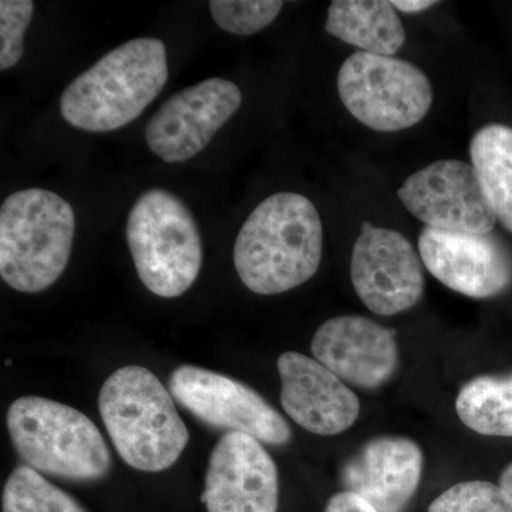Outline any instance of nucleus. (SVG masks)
<instances>
[{"mask_svg":"<svg viewBox=\"0 0 512 512\" xmlns=\"http://www.w3.org/2000/svg\"><path fill=\"white\" fill-rule=\"evenodd\" d=\"M340 100L366 127L384 133L407 130L429 114L433 87L419 67L394 56L356 52L338 74Z\"/></svg>","mask_w":512,"mask_h":512,"instance_id":"obj_7","label":"nucleus"},{"mask_svg":"<svg viewBox=\"0 0 512 512\" xmlns=\"http://www.w3.org/2000/svg\"><path fill=\"white\" fill-rule=\"evenodd\" d=\"M99 410L117 453L138 471L160 473L174 466L190 441L173 394L146 367H121L109 376Z\"/></svg>","mask_w":512,"mask_h":512,"instance_id":"obj_3","label":"nucleus"},{"mask_svg":"<svg viewBox=\"0 0 512 512\" xmlns=\"http://www.w3.org/2000/svg\"><path fill=\"white\" fill-rule=\"evenodd\" d=\"M281 404L302 429L318 436H338L356 423L360 402L328 367L298 352L278 359Z\"/></svg>","mask_w":512,"mask_h":512,"instance_id":"obj_15","label":"nucleus"},{"mask_svg":"<svg viewBox=\"0 0 512 512\" xmlns=\"http://www.w3.org/2000/svg\"><path fill=\"white\" fill-rule=\"evenodd\" d=\"M325 29L372 55L394 56L406 42L402 20L386 0H333Z\"/></svg>","mask_w":512,"mask_h":512,"instance_id":"obj_17","label":"nucleus"},{"mask_svg":"<svg viewBox=\"0 0 512 512\" xmlns=\"http://www.w3.org/2000/svg\"><path fill=\"white\" fill-rule=\"evenodd\" d=\"M127 244L138 278L160 298H178L197 281L202 241L197 221L180 197L151 188L127 218Z\"/></svg>","mask_w":512,"mask_h":512,"instance_id":"obj_6","label":"nucleus"},{"mask_svg":"<svg viewBox=\"0 0 512 512\" xmlns=\"http://www.w3.org/2000/svg\"><path fill=\"white\" fill-rule=\"evenodd\" d=\"M500 485L504 488L505 493L510 495L512 501V463L508 464L503 474H501Z\"/></svg>","mask_w":512,"mask_h":512,"instance_id":"obj_26","label":"nucleus"},{"mask_svg":"<svg viewBox=\"0 0 512 512\" xmlns=\"http://www.w3.org/2000/svg\"><path fill=\"white\" fill-rule=\"evenodd\" d=\"M423 464V451L413 440L376 437L346 461L340 480L345 491L377 512H403L419 488Z\"/></svg>","mask_w":512,"mask_h":512,"instance_id":"obj_16","label":"nucleus"},{"mask_svg":"<svg viewBox=\"0 0 512 512\" xmlns=\"http://www.w3.org/2000/svg\"><path fill=\"white\" fill-rule=\"evenodd\" d=\"M168 80L163 40L138 37L101 57L60 97V113L87 133H109L137 120Z\"/></svg>","mask_w":512,"mask_h":512,"instance_id":"obj_2","label":"nucleus"},{"mask_svg":"<svg viewBox=\"0 0 512 512\" xmlns=\"http://www.w3.org/2000/svg\"><path fill=\"white\" fill-rule=\"evenodd\" d=\"M284 8L279 0H212V19L225 32L251 36L268 28Z\"/></svg>","mask_w":512,"mask_h":512,"instance_id":"obj_21","label":"nucleus"},{"mask_svg":"<svg viewBox=\"0 0 512 512\" xmlns=\"http://www.w3.org/2000/svg\"><path fill=\"white\" fill-rule=\"evenodd\" d=\"M201 503L207 512H278L275 461L254 437L225 433L212 450Z\"/></svg>","mask_w":512,"mask_h":512,"instance_id":"obj_13","label":"nucleus"},{"mask_svg":"<svg viewBox=\"0 0 512 512\" xmlns=\"http://www.w3.org/2000/svg\"><path fill=\"white\" fill-rule=\"evenodd\" d=\"M3 512H89L76 498L56 487L43 474L22 464L3 487Z\"/></svg>","mask_w":512,"mask_h":512,"instance_id":"obj_20","label":"nucleus"},{"mask_svg":"<svg viewBox=\"0 0 512 512\" xmlns=\"http://www.w3.org/2000/svg\"><path fill=\"white\" fill-rule=\"evenodd\" d=\"M322 252L323 225L313 202L296 192H278L239 229L234 264L249 291L278 295L308 282Z\"/></svg>","mask_w":512,"mask_h":512,"instance_id":"obj_1","label":"nucleus"},{"mask_svg":"<svg viewBox=\"0 0 512 512\" xmlns=\"http://www.w3.org/2000/svg\"><path fill=\"white\" fill-rule=\"evenodd\" d=\"M6 366H12V360H8V362H6Z\"/></svg>","mask_w":512,"mask_h":512,"instance_id":"obj_27","label":"nucleus"},{"mask_svg":"<svg viewBox=\"0 0 512 512\" xmlns=\"http://www.w3.org/2000/svg\"><path fill=\"white\" fill-rule=\"evenodd\" d=\"M10 440L26 466L46 476L93 483L110 473L103 434L86 414L39 396L19 397L6 414Z\"/></svg>","mask_w":512,"mask_h":512,"instance_id":"obj_5","label":"nucleus"},{"mask_svg":"<svg viewBox=\"0 0 512 512\" xmlns=\"http://www.w3.org/2000/svg\"><path fill=\"white\" fill-rule=\"evenodd\" d=\"M470 157L495 218L512 232V127L488 124L478 130Z\"/></svg>","mask_w":512,"mask_h":512,"instance_id":"obj_18","label":"nucleus"},{"mask_svg":"<svg viewBox=\"0 0 512 512\" xmlns=\"http://www.w3.org/2000/svg\"><path fill=\"white\" fill-rule=\"evenodd\" d=\"M456 410L468 429L512 439V375L470 380L458 393Z\"/></svg>","mask_w":512,"mask_h":512,"instance_id":"obj_19","label":"nucleus"},{"mask_svg":"<svg viewBox=\"0 0 512 512\" xmlns=\"http://www.w3.org/2000/svg\"><path fill=\"white\" fill-rule=\"evenodd\" d=\"M429 512H512V501L501 485L467 481L439 495Z\"/></svg>","mask_w":512,"mask_h":512,"instance_id":"obj_22","label":"nucleus"},{"mask_svg":"<svg viewBox=\"0 0 512 512\" xmlns=\"http://www.w3.org/2000/svg\"><path fill=\"white\" fill-rule=\"evenodd\" d=\"M406 210L426 227L491 234L497 218L473 165L441 160L410 175L397 191Z\"/></svg>","mask_w":512,"mask_h":512,"instance_id":"obj_11","label":"nucleus"},{"mask_svg":"<svg viewBox=\"0 0 512 512\" xmlns=\"http://www.w3.org/2000/svg\"><path fill=\"white\" fill-rule=\"evenodd\" d=\"M32 0L0 2V70L12 69L25 53V33L32 22Z\"/></svg>","mask_w":512,"mask_h":512,"instance_id":"obj_23","label":"nucleus"},{"mask_svg":"<svg viewBox=\"0 0 512 512\" xmlns=\"http://www.w3.org/2000/svg\"><path fill=\"white\" fill-rule=\"evenodd\" d=\"M350 278L360 301L380 316L409 311L424 293L423 261L409 239L370 222L353 247Z\"/></svg>","mask_w":512,"mask_h":512,"instance_id":"obj_9","label":"nucleus"},{"mask_svg":"<svg viewBox=\"0 0 512 512\" xmlns=\"http://www.w3.org/2000/svg\"><path fill=\"white\" fill-rule=\"evenodd\" d=\"M325 512H377L367 501L359 495L342 491L333 495L326 505Z\"/></svg>","mask_w":512,"mask_h":512,"instance_id":"obj_24","label":"nucleus"},{"mask_svg":"<svg viewBox=\"0 0 512 512\" xmlns=\"http://www.w3.org/2000/svg\"><path fill=\"white\" fill-rule=\"evenodd\" d=\"M392 5L394 9L403 13H420L439 5V2H434V0H393Z\"/></svg>","mask_w":512,"mask_h":512,"instance_id":"obj_25","label":"nucleus"},{"mask_svg":"<svg viewBox=\"0 0 512 512\" xmlns=\"http://www.w3.org/2000/svg\"><path fill=\"white\" fill-rule=\"evenodd\" d=\"M76 217L56 192L28 188L0 208V276L10 288L37 293L50 288L69 264Z\"/></svg>","mask_w":512,"mask_h":512,"instance_id":"obj_4","label":"nucleus"},{"mask_svg":"<svg viewBox=\"0 0 512 512\" xmlns=\"http://www.w3.org/2000/svg\"><path fill=\"white\" fill-rule=\"evenodd\" d=\"M311 348L318 362L359 389H379L399 366L396 332L365 316L326 320L316 330Z\"/></svg>","mask_w":512,"mask_h":512,"instance_id":"obj_14","label":"nucleus"},{"mask_svg":"<svg viewBox=\"0 0 512 512\" xmlns=\"http://www.w3.org/2000/svg\"><path fill=\"white\" fill-rule=\"evenodd\" d=\"M168 384L174 399L205 426L247 434L269 446H285L292 439L288 421L261 394L232 377L183 365Z\"/></svg>","mask_w":512,"mask_h":512,"instance_id":"obj_8","label":"nucleus"},{"mask_svg":"<svg viewBox=\"0 0 512 512\" xmlns=\"http://www.w3.org/2000/svg\"><path fill=\"white\" fill-rule=\"evenodd\" d=\"M419 255L434 278L470 298H493L512 284V254L493 234L424 227Z\"/></svg>","mask_w":512,"mask_h":512,"instance_id":"obj_12","label":"nucleus"},{"mask_svg":"<svg viewBox=\"0 0 512 512\" xmlns=\"http://www.w3.org/2000/svg\"><path fill=\"white\" fill-rule=\"evenodd\" d=\"M242 104L237 84L212 77L164 101L146 126L151 153L165 163H184L211 143Z\"/></svg>","mask_w":512,"mask_h":512,"instance_id":"obj_10","label":"nucleus"}]
</instances>
